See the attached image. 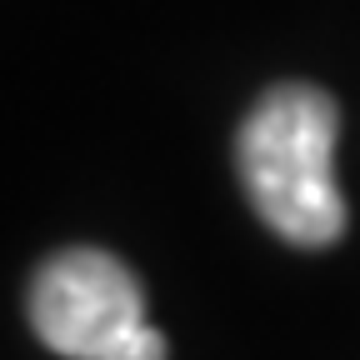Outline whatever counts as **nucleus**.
Wrapping results in <instances>:
<instances>
[{"label":"nucleus","instance_id":"obj_1","mask_svg":"<svg viewBox=\"0 0 360 360\" xmlns=\"http://www.w3.org/2000/svg\"><path fill=\"white\" fill-rule=\"evenodd\" d=\"M340 110L315 85H276L240 125L236 165L255 215L290 245L321 250L345 231V200L335 186Z\"/></svg>","mask_w":360,"mask_h":360},{"label":"nucleus","instance_id":"obj_2","mask_svg":"<svg viewBox=\"0 0 360 360\" xmlns=\"http://www.w3.org/2000/svg\"><path fill=\"white\" fill-rule=\"evenodd\" d=\"M30 326L65 360H165L146 295L105 250H60L30 285Z\"/></svg>","mask_w":360,"mask_h":360}]
</instances>
